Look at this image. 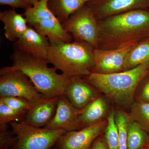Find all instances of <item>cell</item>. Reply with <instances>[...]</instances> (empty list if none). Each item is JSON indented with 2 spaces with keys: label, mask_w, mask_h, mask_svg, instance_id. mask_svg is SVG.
<instances>
[{
  "label": "cell",
  "mask_w": 149,
  "mask_h": 149,
  "mask_svg": "<svg viewBox=\"0 0 149 149\" xmlns=\"http://www.w3.org/2000/svg\"><path fill=\"white\" fill-rule=\"evenodd\" d=\"M98 49L134 47L149 39V10L138 9L98 21Z\"/></svg>",
  "instance_id": "cell-1"
},
{
  "label": "cell",
  "mask_w": 149,
  "mask_h": 149,
  "mask_svg": "<svg viewBox=\"0 0 149 149\" xmlns=\"http://www.w3.org/2000/svg\"><path fill=\"white\" fill-rule=\"evenodd\" d=\"M12 66L4 67L0 73L18 70L28 77L40 93L47 98L58 97L64 94L71 77L57 72L56 68L48 66L47 60L37 58L15 50L10 56Z\"/></svg>",
  "instance_id": "cell-2"
},
{
  "label": "cell",
  "mask_w": 149,
  "mask_h": 149,
  "mask_svg": "<svg viewBox=\"0 0 149 149\" xmlns=\"http://www.w3.org/2000/svg\"><path fill=\"white\" fill-rule=\"evenodd\" d=\"M149 73V62L133 69L116 73L101 74L91 72L84 80L121 107H130L135 101L138 86Z\"/></svg>",
  "instance_id": "cell-3"
},
{
  "label": "cell",
  "mask_w": 149,
  "mask_h": 149,
  "mask_svg": "<svg viewBox=\"0 0 149 149\" xmlns=\"http://www.w3.org/2000/svg\"><path fill=\"white\" fill-rule=\"evenodd\" d=\"M94 52L93 47L82 41L50 43L47 60L68 77H85L95 68Z\"/></svg>",
  "instance_id": "cell-4"
},
{
  "label": "cell",
  "mask_w": 149,
  "mask_h": 149,
  "mask_svg": "<svg viewBox=\"0 0 149 149\" xmlns=\"http://www.w3.org/2000/svg\"><path fill=\"white\" fill-rule=\"evenodd\" d=\"M49 0H40L25 10L24 16L29 26L48 38L51 43L69 42L73 37L48 6Z\"/></svg>",
  "instance_id": "cell-5"
},
{
  "label": "cell",
  "mask_w": 149,
  "mask_h": 149,
  "mask_svg": "<svg viewBox=\"0 0 149 149\" xmlns=\"http://www.w3.org/2000/svg\"><path fill=\"white\" fill-rule=\"evenodd\" d=\"M10 124L17 138L10 149H50L66 132L36 127L24 120L11 122Z\"/></svg>",
  "instance_id": "cell-6"
},
{
  "label": "cell",
  "mask_w": 149,
  "mask_h": 149,
  "mask_svg": "<svg viewBox=\"0 0 149 149\" xmlns=\"http://www.w3.org/2000/svg\"><path fill=\"white\" fill-rule=\"evenodd\" d=\"M62 25L75 40L85 42L94 49H98V21L86 4L71 15Z\"/></svg>",
  "instance_id": "cell-7"
},
{
  "label": "cell",
  "mask_w": 149,
  "mask_h": 149,
  "mask_svg": "<svg viewBox=\"0 0 149 149\" xmlns=\"http://www.w3.org/2000/svg\"><path fill=\"white\" fill-rule=\"evenodd\" d=\"M0 97H19L30 101L46 97L26 74L18 70L0 73Z\"/></svg>",
  "instance_id": "cell-8"
},
{
  "label": "cell",
  "mask_w": 149,
  "mask_h": 149,
  "mask_svg": "<svg viewBox=\"0 0 149 149\" xmlns=\"http://www.w3.org/2000/svg\"><path fill=\"white\" fill-rule=\"evenodd\" d=\"M107 124V119H105L80 130L65 132L57 141L55 149H90Z\"/></svg>",
  "instance_id": "cell-9"
},
{
  "label": "cell",
  "mask_w": 149,
  "mask_h": 149,
  "mask_svg": "<svg viewBox=\"0 0 149 149\" xmlns=\"http://www.w3.org/2000/svg\"><path fill=\"white\" fill-rule=\"evenodd\" d=\"M97 21L149 6V0H90L86 4Z\"/></svg>",
  "instance_id": "cell-10"
},
{
  "label": "cell",
  "mask_w": 149,
  "mask_h": 149,
  "mask_svg": "<svg viewBox=\"0 0 149 149\" xmlns=\"http://www.w3.org/2000/svg\"><path fill=\"white\" fill-rule=\"evenodd\" d=\"M134 47L116 49H94L95 65L93 72L108 74L124 71L125 58Z\"/></svg>",
  "instance_id": "cell-11"
},
{
  "label": "cell",
  "mask_w": 149,
  "mask_h": 149,
  "mask_svg": "<svg viewBox=\"0 0 149 149\" xmlns=\"http://www.w3.org/2000/svg\"><path fill=\"white\" fill-rule=\"evenodd\" d=\"M79 111L72 105L64 94L59 96L53 118L45 128L63 130L66 132L81 129L78 117Z\"/></svg>",
  "instance_id": "cell-12"
},
{
  "label": "cell",
  "mask_w": 149,
  "mask_h": 149,
  "mask_svg": "<svg viewBox=\"0 0 149 149\" xmlns=\"http://www.w3.org/2000/svg\"><path fill=\"white\" fill-rule=\"evenodd\" d=\"M50 45V42L47 37L39 34L30 26L13 44L15 50L46 60Z\"/></svg>",
  "instance_id": "cell-13"
},
{
  "label": "cell",
  "mask_w": 149,
  "mask_h": 149,
  "mask_svg": "<svg viewBox=\"0 0 149 149\" xmlns=\"http://www.w3.org/2000/svg\"><path fill=\"white\" fill-rule=\"evenodd\" d=\"M99 91L82 77H71L64 95L76 109H82L99 97Z\"/></svg>",
  "instance_id": "cell-14"
},
{
  "label": "cell",
  "mask_w": 149,
  "mask_h": 149,
  "mask_svg": "<svg viewBox=\"0 0 149 149\" xmlns=\"http://www.w3.org/2000/svg\"><path fill=\"white\" fill-rule=\"evenodd\" d=\"M58 97H45L32 100L31 107L25 115L24 121L36 127L45 128L54 116Z\"/></svg>",
  "instance_id": "cell-15"
},
{
  "label": "cell",
  "mask_w": 149,
  "mask_h": 149,
  "mask_svg": "<svg viewBox=\"0 0 149 149\" xmlns=\"http://www.w3.org/2000/svg\"><path fill=\"white\" fill-rule=\"evenodd\" d=\"M0 20L4 24L6 38L14 42L24 34L28 27L24 15L17 13L14 9L1 12Z\"/></svg>",
  "instance_id": "cell-16"
},
{
  "label": "cell",
  "mask_w": 149,
  "mask_h": 149,
  "mask_svg": "<svg viewBox=\"0 0 149 149\" xmlns=\"http://www.w3.org/2000/svg\"><path fill=\"white\" fill-rule=\"evenodd\" d=\"M107 101L99 97L80 110L79 120L81 129L104 120L109 110Z\"/></svg>",
  "instance_id": "cell-17"
},
{
  "label": "cell",
  "mask_w": 149,
  "mask_h": 149,
  "mask_svg": "<svg viewBox=\"0 0 149 149\" xmlns=\"http://www.w3.org/2000/svg\"><path fill=\"white\" fill-rule=\"evenodd\" d=\"M90 0H49V8L62 24L71 15L85 5Z\"/></svg>",
  "instance_id": "cell-18"
},
{
  "label": "cell",
  "mask_w": 149,
  "mask_h": 149,
  "mask_svg": "<svg viewBox=\"0 0 149 149\" xmlns=\"http://www.w3.org/2000/svg\"><path fill=\"white\" fill-rule=\"evenodd\" d=\"M149 62V39L135 46L125 58L124 71Z\"/></svg>",
  "instance_id": "cell-19"
},
{
  "label": "cell",
  "mask_w": 149,
  "mask_h": 149,
  "mask_svg": "<svg viewBox=\"0 0 149 149\" xmlns=\"http://www.w3.org/2000/svg\"><path fill=\"white\" fill-rule=\"evenodd\" d=\"M149 141V134L137 123L130 120L127 128V149H141Z\"/></svg>",
  "instance_id": "cell-20"
},
{
  "label": "cell",
  "mask_w": 149,
  "mask_h": 149,
  "mask_svg": "<svg viewBox=\"0 0 149 149\" xmlns=\"http://www.w3.org/2000/svg\"><path fill=\"white\" fill-rule=\"evenodd\" d=\"M130 107L129 118L138 123L149 134V103L134 101Z\"/></svg>",
  "instance_id": "cell-21"
},
{
  "label": "cell",
  "mask_w": 149,
  "mask_h": 149,
  "mask_svg": "<svg viewBox=\"0 0 149 149\" xmlns=\"http://www.w3.org/2000/svg\"><path fill=\"white\" fill-rule=\"evenodd\" d=\"M26 113L15 110L0 101V132L8 130V123L24 120Z\"/></svg>",
  "instance_id": "cell-22"
},
{
  "label": "cell",
  "mask_w": 149,
  "mask_h": 149,
  "mask_svg": "<svg viewBox=\"0 0 149 149\" xmlns=\"http://www.w3.org/2000/svg\"><path fill=\"white\" fill-rule=\"evenodd\" d=\"M107 119V124L104 131V136L108 149H119V136L115 120V111H111Z\"/></svg>",
  "instance_id": "cell-23"
},
{
  "label": "cell",
  "mask_w": 149,
  "mask_h": 149,
  "mask_svg": "<svg viewBox=\"0 0 149 149\" xmlns=\"http://www.w3.org/2000/svg\"><path fill=\"white\" fill-rule=\"evenodd\" d=\"M115 120L118 130L119 149H127V128L129 116L124 111H115Z\"/></svg>",
  "instance_id": "cell-24"
},
{
  "label": "cell",
  "mask_w": 149,
  "mask_h": 149,
  "mask_svg": "<svg viewBox=\"0 0 149 149\" xmlns=\"http://www.w3.org/2000/svg\"><path fill=\"white\" fill-rule=\"evenodd\" d=\"M0 101L17 111L27 112L32 104V101L19 97H0Z\"/></svg>",
  "instance_id": "cell-25"
},
{
  "label": "cell",
  "mask_w": 149,
  "mask_h": 149,
  "mask_svg": "<svg viewBox=\"0 0 149 149\" xmlns=\"http://www.w3.org/2000/svg\"><path fill=\"white\" fill-rule=\"evenodd\" d=\"M137 89L139 91H136V93H139L135 97L137 99L135 101L149 103V73L142 80Z\"/></svg>",
  "instance_id": "cell-26"
},
{
  "label": "cell",
  "mask_w": 149,
  "mask_h": 149,
  "mask_svg": "<svg viewBox=\"0 0 149 149\" xmlns=\"http://www.w3.org/2000/svg\"><path fill=\"white\" fill-rule=\"evenodd\" d=\"M16 136L12 130L0 132V149H10L15 143Z\"/></svg>",
  "instance_id": "cell-27"
},
{
  "label": "cell",
  "mask_w": 149,
  "mask_h": 149,
  "mask_svg": "<svg viewBox=\"0 0 149 149\" xmlns=\"http://www.w3.org/2000/svg\"><path fill=\"white\" fill-rule=\"evenodd\" d=\"M1 5L10 6L12 9L22 8L26 10L31 7L26 0H0Z\"/></svg>",
  "instance_id": "cell-28"
},
{
  "label": "cell",
  "mask_w": 149,
  "mask_h": 149,
  "mask_svg": "<svg viewBox=\"0 0 149 149\" xmlns=\"http://www.w3.org/2000/svg\"><path fill=\"white\" fill-rule=\"evenodd\" d=\"M90 149H108L104 135H101L95 140Z\"/></svg>",
  "instance_id": "cell-29"
},
{
  "label": "cell",
  "mask_w": 149,
  "mask_h": 149,
  "mask_svg": "<svg viewBox=\"0 0 149 149\" xmlns=\"http://www.w3.org/2000/svg\"><path fill=\"white\" fill-rule=\"evenodd\" d=\"M26 1L29 5L32 6L35 4L36 3L38 2L40 0H26Z\"/></svg>",
  "instance_id": "cell-30"
},
{
  "label": "cell",
  "mask_w": 149,
  "mask_h": 149,
  "mask_svg": "<svg viewBox=\"0 0 149 149\" xmlns=\"http://www.w3.org/2000/svg\"><path fill=\"white\" fill-rule=\"evenodd\" d=\"M144 147L147 148V149H149V141L148 142V143L146 144V145Z\"/></svg>",
  "instance_id": "cell-31"
},
{
  "label": "cell",
  "mask_w": 149,
  "mask_h": 149,
  "mask_svg": "<svg viewBox=\"0 0 149 149\" xmlns=\"http://www.w3.org/2000/svg\"><path fill=\"white\" fill-rule=\"evenodd\" d=\"M141 149H147V148H145V147H143V148H141Z\"/></svg>",
  "instance_id": "cell-32"
}]
</instances>
